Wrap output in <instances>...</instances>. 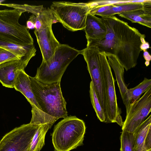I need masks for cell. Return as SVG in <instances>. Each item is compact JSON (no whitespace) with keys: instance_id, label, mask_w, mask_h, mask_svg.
<instances>
[{"instance_id":"6","label":"cell","mask_w":151,"mask_h":151,"mask_svg":"<svg viewBox=\"0 0 151 151\" xmlns=\"http://www.w3.org/2000/svg\"><path fill=\"white\" fill-rule=\"evenodd\" d=\"M58 22L69 30L84 29L91 8L87 3L54 1L50 8Z\"/></svg>"},{"instance_id":"11","label":"cell","mask_w":151,"mask_h":151,"mask_svg":"<svg viewBox=\"0 0 151 151\" xmlns=\"http://www.w3.org/2000/svg\"><path fill=\"white\" fill-rule=\"evenodd\" d=\"M29 56L0 64V82L4 86L13 88L18 75L21 70H24L30 60Z\"/></svg>"},{"instance_id":"4","label":"cell","mask_w":151,"mask_h":151,"mask_svg":"<svg viewBox=\"0 0 151 151\" xmlns=\"http://www.w3.org/2000/svg\"><path fill=\"white\" fill-rule=\"evenodd\" d=\"M86 127L75 116H68L54 127L52 142L56 151H70L83 145Z\"/></svg>"},{"instance_id":"26","label":"cell","mask_w":151,"mask_h":151,"mask_svg":"<svg viewBox=\"0 0 151 151\" xmlns=\"http://www.w3.org/2000/svg\"><path fill=\"white\" fill-rule=\"evenodd\" d=\"M134 2V1L133 0H99L90 2L88 3H87L89 6V7H90V8L91 9L92 8L96 6L106 5L109 4H120L131 3Z\"/></svg>"},{"instance_id":"29","label":"cell","mask_w":151,"mask_h":151,"mask_svg":"<svg viewBox=\"0 0 151 151\" xmlns=\"http://www.w3.org/2000/svg\"><path fill=\"white\" fill-rule=\"evenodd\" d=\"M36 16L32 14L31 15L26 22V27L27 29H33L35 28V19Z\"/></svg>"},{"instance_id":"3","label":"cell","mask_w":151,"mask_h":151,"mask_svg":"<svg viewBox=\"0 0 151 151\" xmlns=\"http://www.w3.org/2000/svg\"><path fill=\"white\" fill-rule=\"evenodd\" d=\"M80 54V50L60 44L50 58L45 61H42L34 77L46 83L61 81L68 65Z\"/></svg>"},{"instance_id":"27","label":"cell","mask_w":151,"mask_h":151,"mask_svg":"<svg viewBox=\"0 0 151 151\" xmlns=\"http://www.w3.org/2000/svg\"><path fill=\"white\" fill-rule=\"evenodd\" d=\"M19 59H20L14 54L0 47V64L11 60Z\"/></svg>"},{"instance_id":"23","label":"cell","mask_w":151,"mask_h":151,"mask_svg":"<svg viewBox=\"0 0 151 151\" xmlns=\"http://www.w3.org/2000/svg\"><path fill=\"white\" fill-rule=\"evenodd\" d=\"M89 93L91 103L98 119L101 122H104L105 116L91 81L90 84Z\"/></svg>"},{"instance_id":"30","label":"cell","mask_w":151,"mask_h":151,"mask_svg":"<svg viewBox=\"0 0 151 151\" xmlns=\"http://www.w3.org/2000/svg\"><path fill=\"white\" fill-rule=\"evenodd\" d=\"M143 56L146 61L149 62L151 59V56L147 51H144Z\"/></svg>"},{"instance_id":"20","label":"cell","mask_w":151,"mask_h":151,"mask_svg":"<svg viewBox=\"0 0 151 151\" xmlns=\"http://www.w3.org/2000/svg\"><path fill=\"white\" fill-rule=\"evenodd\" d=\"M131 3L115 4L109 10L99 15L102 17L113 16L137 9L142 8L144 2Z\"/></svg>"},{"instance_id":"10","label":"cell","mask_w":151,"mask_h":151,"mask_svg":"<svg viewBox=\"0 0 151 151\" xmlns=\"http://www.w3.org/2000/svg\"><path fill=\"white\" fill-rule=\"evenodd\" d=\"M151 111V88L145 92L126 112L122 131L134 133Z\"/></svg>"},{"instance_id":"28","label":"cell","mask_w":151,"mask_h":151,"mask_svg":"<svg viewBox=\"0 0 151 151\" xmlns=\"http://www.w3.org/2000/svg\"><path fill=\"white\" fill-rule=\"evenodd\" d=\"M115 4H109L94 7L91 9L89 13L94 15H99L100 14L109 10Z\"/></svg>"},{"instance_id":"18","label":"cell","mask_w":151,"mask_h":151,"mask_svg":"<svg viewBox=\"0 0 151 151\" xmlns=\"http://www.w3.org/2000/svg\"><path fill=\"white\" fill-rule=\"evenodd\" d=\"M151 128V115L137 127L134 132V151H145L144 142L147 133Z\"/></svg>"},{"instance_id":"12","label":"cell","mask_w":151,"mask_h":151,"mask_svg":"<svg viewBox=\"0 0 151 151\" xmlns=\"http://www.w3.org/2000/svg\"><path fill=\"white\" fill-rule=\"evenodd\" d=\"M52 25H45L38 30H34L42 54V61H45L50 58L60 44L53 34Z\"/></svg>"},{"instance_id":"1","label":"cell","mask_w":151,"mask_h":151,"mask_svg":"<svg viewBox=\"0 0 151 151\" xmlns=\"http://www.w3.org/2000/svg\"><path fill=\"white\" fill-rule=\"evenodd\" d=\"M101 19L106 29L105 37L87 43V46H95L106 55H114L127 71L134 67L142 51L140 46L146 42L145 35L114 16Z\"/></svg>"},{"instance_id":"17","label":"cell","mask_w":151,"mask_h":151,"mask_svg":"<svg viewBox=\"0 0 151 151\" xmlns=\"http://www.w3.org/2000/svg\"><path fill=\"white\" fill-rule=\"evenodd\" d=\"M108 63L114 70L123 101L125 100L128 88L124 77V68L113 55H106Z\"/></svg>"},{"instance_id":"22","label":"cell","mask_w":151,"mask_h":151,"mask_svg":"<svg viewBox=\"0 0 151 151\" xmlns=\"http://www.w3.org/2000/svg\"><path fill=\"white\" fill-rule=\"evenodd\" d=\"M57 22L50 9L43 7L38 15L36 16L35 30H38L42 26L52 24Z\"/></svg>"},{"instance_id":"25","label":"cell","mask_w":151,"mask_h":151,"mask_svg":"<svg viewBox=\"0 0 151 151\" xmlns=\"http://www.w3.org/2000/svg\"><path fill=\"white\" fill-rule=\"evenodd\" d=\"M8 6L12 7L14 9L22 10L23 12H28L32 14L35 16H37L42 8L43 6L31 5L26 4L23 5L14 4H8Z\"/></svg>"},{"instance_id":"24","label":"cell","mask_w":151,"mask_h":151,"mask_svg":"<svg viewBox=\"0 0 151 151\" xmlns=\"http://www.w3.org/2000/svg\"><path fill=\"white\" fill-rule=\"evenodd\" d=\"M120 151H134L133 133L122 131L120 137Z\"/></svg>"},{"instance_id":"21","label":"cell","mask_w":151,"mask_h":151,"mask_svg":"<svg viewBox=\"0 0 151 151\" xmlns=\"http://www.w3.org/2000/svg\"><path fill=\"white\" fill-rule=\"evenodd\" d=\"M53 124L47 123L40 125L33 137L29 151H40L45 145L46 134Z\"/></svg>"},{"instance_id":"16","label":"cell","mask_w":151,"mask_h":151,"mask_svg":"<svg viewBox=\"0 0 151 151\" xmlns=\"http://www.w3.org/2000/svg\"><path fill=\"white\" fill-rule=\"evenodd\" d=\"M151 88V80L145 78L143 80L134 87L128 89L125 99L123 103L126 112L140 98L141 95Z\"/></svg>"},{"instance_id":"14","label":"cell","mask_w":151,"mask_h":151,"mask_svg":"<svg viewBox=\"0 0 151 151\" xmlns=\"http://www.w3.org/2000/svg\"><path fill=\"white\" fill-rule=\"evenodd\" d=\"M122 17L137 23L149 28H151V0H146L144 7L118 14Z\"/></svg>"},{"instance_id":"13","label":"cell","mask_w":151,"mask_h":151,"mask_svg":"<svg viewBox=\"0 0 151 151\" xmlns=\"http://www.w3.org/2000/svg\"><path fill=\"white\" fill-rule=\"evenodd\" d=\"M84 29L87 43L100 41L106 34V28L101 18L89 13L87 16Z\"/></svg>"},{"instance_id":"8","label":"cell","mask_w":151,"mask_h":151,"mask_svg":"<svg viewBox=\"0 0 151 151\" xmlns=\"http://www.w3.org/2000/svg\"><path fill=\"white\" fill-rule=\"evenodd\" d=\"M40 125L29 123L15 128L0 141V151H29L33 137Z\"/></svg>"},{"instance_id":"2","label":"cell","mask_w":151,"mask_h":151,"mask_svg":"<svg viewBox=\"0 0 151 151\" xmlns=\"http://www.w3.org/2000/svg\"><path fill=\"white\" fill-rule=\"evenodd\" d=\"M29 77L32 92L40 110L58 119L68 116L66 102L60 87L61 81L46 83L38 81L35 77Z\"/></svg>"},{"instance_id":"5","label":"cell","mask_w":151,"mask_h":151,"mask_svg":"<svg viewBox=\"0 0 151 151\" xmlns=\"http://www.w3.org/2000/svg\"><path fill=\"white\" fill-rule=\"evenodd\" d=\"M23 12L14 9L0 10V40L22 46L34 45V41L26 26L19 23Z\"/></svg>"},{"instance_id":"31","label":"cell","mask_w":151,"mask_h":151,"mask_svg":"<svg viewBox=\"0 0 151 151\" xmlns=\"http://www.w3.org/2000/svg\"><path fill=\"white\" fill-rule=\"evenodd\" d=\"M149 46L150 45L149 43L146 42L145 43L141 44L140 46V49L141 50H143L144 51H145L149 48Z\"/></svg>"},{"instance_id":"15","label":"cell","mask_w":151,"mask_h":151,"mask_svg":"<svg viewBox=\"0 0 151 151\" xmlns=\"http://www.w3.org/2000/svg\"><path fill=\"white\" fill-rule=\"evenodd\" d=\"M29 76L24 70H21L15 80L14 88L24 96L32 108L40 110L32 92Z\"/></svg>"},{"instance_id":"19","label":"cell","mask_w":151,"mask_h":151,"mask_svg":"<svg viewBox=\"0 0 151 151\" xmlns=\"http://www.w3.org/2000/svg\"><path fill=\"white\" fill-rule=\"evenodd\" d=\"M0 47L16 55L19 59L24 57L36 55V50L34 45L22 46L0 40Z\"/></svg>"},{"instance_id":"32","label":"cell","mask_w":151,"mask_h":151,"mask_svg":"<svg viewBox=\"0 0 151 151\" xmlns=\"http://www.w3.org/2000/svg\"><path fill=\"white\" fill-rule=\"evenodd\" d=\"M149 63H150L149 62L146 61L145 62V64L147 66L149 65Z\"/></svg>"},{"instance_id":"9","label":"cell","mask_w":151,"mask_h":151,"mask_svg":"<svg viewBox=\"0 0 151 151\" xmlns=\"http://www.w3.org/2000/svg\"><path fill=\"white\" fill-rule=\"evenodd\" d=\"M100 51L95 46H86L80 50L83 56L97 96L106 117V105L100 69Z\"/></svg>"},{"instance_id":"7","label":"cell","mask_w":151,"mask_h":151,"mask_svg":"<svg viewBox=\"0 0 151 151\" xmlns=\"http://www.w3.org/2000/svg\"><path fill=\"white\" fill-rule=\"evenodd\" d=\"M99 61L106 105V114L104 122H116L122 126L123 122L117 101L115 80L106 55L104 52L100 51Z\"/></svg>"}]
</instances>
